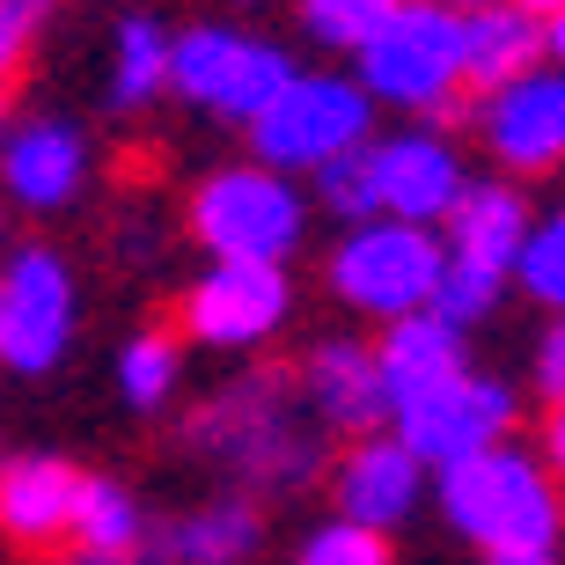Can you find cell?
Listing matches in <instances>:
<instances>
[{
  "mask_svg": "<svg viewBox=\"0 0 565 565\" xmlns=\"http://www.w3.org/2000/svg\"><path fill=\"white\" fill-rule=\"evenodd\" d=\"M8 221H15V213H8V199H0V243H8Z\"/></svg>",
  "mask_w": 565,
  "mask_h": 565,
  "instance_id": "obj_38",
  "label": "cell"
},
{
  "mask_svg": "<svg viewBox=\"0 0 565 565\" xmlns=\"http://www.w3.org/2000/svg\"><path fill=\"white\" fill-rule=\"evenodd\" d=\"M309 191L265 162H221L206 169L184 199V228L206 257H243V265H287L309 243Z\"/></svg>",
  "mask_w": 565,
  "mask_h": 565,
  "instance_id": "obj_5",
  "label": "cell"
},
{
  "mask_svg": "<svg viewBox=\"0 0 565 565\" xmlns=\"http://www.w3.org/2000/svg\"><path fill=\"white\" fill-rule=\"evenodd\" d=\"M514 287H522L536 309L565 316V199L529 221V243H522V257H514Z\"/></svg>",
  "mask_w": 565,
  "mask_h": 565,
  "instance_id": "obj_24",
  "label": "cell"
},
{
  "mask_svg": "<svg viewBox=\"0 0 565 565\" xmlns=\"http://www.w3.org/2000/svg\"><path fill=\"white\" fill-rule=\"evenodd\" d=\"M110 390H118L126 412H169L177 390H184V338L162 331V323L132 331L110 360Z\"/></svg>",
  "mask_w": 565,
  "mask_h": 565,
  "instance_id": "obj_22",
  "label": "cell"
},
{
  "mask_svg": "<svg viewBox=\"0 0 565 565\" xmlns=\"http://www.w3.org/2000/svg\"><path fill=\"white\" fill-rule=\"evenodd\" d=\"M250 162L279 169L294 184H309L323 162L338 154H360V147L375 140V104H367V88L353 74H338V66H301L287 88H279L265 118L250 132Z\"/></svg>",
  "mask_w": 565,
  "mask_h": 565,
  "instance_id": "obj_7",
  "label": "cell"
},
{
  "mask_svg": "<svg viewBox=\"0 0 565 565\" xmlns=\"http://www.w3.org/2000/svg\"><path fill=\"white\" fill-rule=\"evenodd\" d=\"M375 367H382V397L397 412V404H412L419 390H434V382L470 367V331H456L440 309L397 316V323H382V338H375Z\"/></svg>",
  "mask_w": 565,
  "mask_h": 565,
  "instance_id": "obj_19",
  "label": "cell"
},
{
  "mask_svg": "<svg viewBox=\"0 0 565 565\" xmlns=\"http://www.w3.org/2000/svg\"><path fill=\"white\" fill-rule=\"evenodd\" d=\"M507 287H514V279L478 273V265H456V257H448V265H440V287H434V309L448 316L456 331H478L484 316L507 301Z\"/></svg>",
  "mask_w": 565,
  "mask_h": 565,
  "instance_id": "obj_27",
  "label": "cell"
},
{
  "mask_svg": "<svg viewBox=\"0 0 565 565\" xmlns=\"http://www.w3.org/2000/svg\"><path fill=\"white\" fill-rule=\"evenodd\" d=\"M514 8H529V15H544V22H551V15H565V0H514Z\"/></svg>",
  "mask_w": 565,
  "mask_h": 565,
  "instance_id": "obj_36",
  "label": "cell"
},
{
  "mask_svg": "<svg viewBox=\"0 0 565 565\" xmlns=\"http://www.w3.org/2000/svg\"><path fill=\"white\" fill-rule=\"evenodd\" d=\"M514 419H522V397L514 382L492 375V367H462V375L419 390L412 404L390 412V434L426 462V470H448V462H470L484 448L514 440Z\"/></svg>",
  "mask_w": 565,
  "mask_h": 565,
  "instance_id": "obj_9",
  "label": "cell"
},
{
  "mask_svg": "<svg viewBox=\"0 0 565 565\" xmlns=\"http://www.w3.org/2000/svg\"><path fill=\"white\" fill-rule=\"evenodd\" d=\"M52 565H154V558H110V551H74V544H66Z\"/></svg>",
  "mask_w": 565,
  "mask_h": 565,
  "instance_id": "obj_33",
  "label": "cell"
},
{
  "mask_svg": "<svg viewBox=\"0 0 565 565\" xmlns=\"http://www.w3.org/2000/svg\"><path fill=\"white\" fill-rule=\"evenodd\" d=\"M529 382H536L544 412H551V404H565V316H551V323H544V338H536V360H529Z\"/></svg>",
  "mask_w": 565,
  "mask_h": 565,
  "instance_id": "obj_30",
  "label": "cell"
},
{
  "mask_svg": "<svg viewBox=\"0 0 565 565\" xmlns=\"http://www.w3.org/2000/svg\"><path fill=\"white\" fill-rule=\"evenodd\" d=\"M8 118H15V110H8V88H0V132H8Z\"/></svg>",
  "mask_w": 565,
  "mask_h": 565,
  "instance_id": "obj_39",
  "label": "cell"
},
{
  "mask_svg": "<svg viewBox=\"0 0 565 565\" xmlns=\"http://www.w3.org/2000/svg\"><path fill=\"white\" fill-rule=\"evenodd\" d=\"M536 456H544V470L558 478V492H565V404L544 412V448H536Z\"/></svg>",
  "mask_w": 565,
  "mask_h": 565,
  "instance_id": "obj_31",
  "label": "cell"
},
{
  "mask_svg": "<svg viewBox=\"0 0 565 565\" xmlns=\"http://www.w3.org/2000/svg\"><path fill=\"white\" fill-rule=\"evenodd\" d=\"M529 221H536V206H529L522 184H507V177H470V191L456 199V213L440 221V250L456 257V265H478V273H500L514 279V257H522L529 243Z\"/></svg>",
  "mask_w": 565,
  "mask_h": 565,
  "instance_id": "obj_18",
  "label": "cell"
},
{
  "mask_svg": "<svg viewBox=\"0 0 565 565\" xmlns=\"http://www.w3.org/2000/svg\"><path fill=\"white\" fill-rule=\"evenodd\" d=\"M147 522L140 492L126 478H82V500H74V551H110V558H147Z\"/></svg>",
  "mask_w": 565,
  "mask_h": 565,
  "instance_id": "obj_23",
  "label": "cell"
},
{
  "mask_svg": "<svg viewBox=\"0 0 565 565\" xmlns=\"http://www.w3.org/2000/svg\"><path fill=\"white\" fill-rule=\"evenodd\" d=\"M82 338V279L74 257L52 243H8L0 257V367L8 375H52Z\"/></svg>",
  "mask_w": 565,
  "mask_h": 565,
  "instance_id": "obj_8",
  "label": "cell"
},
{
  "mask_svg": "<svg viewBox=\"0 0 565 565\" xmlns=\"http://www.w3.org/2000/svg\"><path fill=\"white\" fill-rule=\"evenodd\" d=\"M478 565H558V544H507V551H484Z\"/></svg>",
  "mask_w": 565,
  "mask_h": 565,
  "instance_id": "obj_32",
  "label": "cell"
},
{
  "mask_svg": "<svg viewBox=\"0 0 565 565\" xmlns=\"http://www.w3.org/2000/svg\"><path fill=\"white\" fill-rule=\"evenodd\" d=\"M367 177H375V206L390 221H412V228H440L456 213V199L470 191L462 147L440 126H419V118L367 140Z\"/></svg>",
  "mask_w": 565,
  "mask_h": 565,
  "instance_id": "obj_13",
  "label": "cell"
},
{
  "mask_svg": "<svg viewBox=\"0 0 565 565\" xmlns=\"http://www.w3.org/2000/svg\"><path fill=\"white\" fill-rule=\"evenodd\" d=\"M470 132L492 154L507 184H536L565 169V74L558 66H529L514 82L470 96Z\"/></svg>",
  "mask_w": 565,
  "mask_h": 565,
  "instance_id": "obj_12",
  "label": "cell"
},
{
  "mask_svg": "<svg viewBox=\"0 0 565 565\" xmlns=\"http://www.w3.org/2000/svg\"><path fill=\"white\" fill-rule=\"evenodd\" d=\"M96 184V140L66 110H15L0 132V199L22 221H60Z\"/></svg>",
  "mask_w": 565,
  "mask_h": 565,
  "instance_id": "obj_11",
  "label": "cell"
},
{
  "mask_svg": "<svg viewBox=\"0 0 565 565\" xmlns=\"http://www.w3.org/2000/svg\"><path fill=\"white\" fill-rule=\"evenodd\" d=\"M257 551H265V500H250V492H213V500L154 522V536H147L154 565H250Z\"/></svg>",
  "mask_w": 565,
  "mask_h": 565,
  "instance_id": "obj_17",
  "label": "cell"
},
{
  "mask_svg": "<svg viewBox=\"0 0 565 565\" xmlns=\"http://www.w3.org/2000/svg\"><path fill=\"white\" fill-rule=\"evenodd\" d=\"M287 565H397V551H390V536H375V529H353V522H316L301 544H294Z\"/></svg>",
  "mask_w": 565,
  "mask_h": 565,
  "instance_id": "obj_28",
  "label": "cell"
},
{
  "mask_svg": "<svg viewBox=\"0 0 565 565\" xmlns=\"http://www.w3.org/2000/svg\"><path fill=\"white\" fill-rule=\"evenodd\" d=\"M434 507L448 536H462L478 558L507 544H558L565 536V492L544 470V456L522 440H500L470 462L434 470Z\"/></svg>",
  "mask_w": 565,
  "mask_h": 565,
  "instance_id": "obj_2",
  "label": "cell"
},
{
  "mask_svg": "<svg viewBox=\"0 0 565 565\" xmlns=\"http://www.w3.org/2000/svg\"><path fill=\"white\" fill-rule=\"evenodd\" d=\"M529 66H544V15H529L514 0H492V8L462 15V82H470V96L514 82Z\"/></svg>",
  "mask_w": 565,
  "mask_h": 565,
  "instance_id": "obj_21",
  "label": "cell"
},
{
  "mask_svg": "<svg viewBox=\"0 0 565 565\" xmlns=\"http://www.w3.org/2000/svg\"><path fill=\"white\" fill-rule=\"evenodd\" d=\"M301 66L279 38H265L257 22H235V15H206V22H184L177 44H169V96L191 104L199 118H221V126L250 132L265 118L279 88L294 82Z\"/></svg>",
  "mask_w": 565,
  "mask_h": 565,
  "instance_id": "obj_4",
  "label": "cell"
},
{
  "mask_svg": "<svg viewBox=\"0 0 565 565\" xmlns=\"http://www.w3.org/2000/svg\"><path fill=\"white\" fill-rule=\"evenodd\" d=\"M390 15H397V0H294L301 38L323 44V52H338V60H353Z\"/></svg>",
  "mask_w": 565,
  "mask_h": 565,
  "instance_id": "obj_25",
  "label": "cell"
},
{
  "mask_svg": "<svg viewBox=\"0 0 565 565\" xmlns=\"http://www.w3.org/2000/svg\"><path fill=\"white\" fill-rule=\"evenodd\" d=\"M323 484H331L338 522L375 529V536H397V529L419 514V500L434 492V470L382 426V434L345 440V448L331 456V470H323Z\"/></svg>",
  "mask_w": 565,
  "mask_h": 565,
  "instance_id": "obj_14",
  "label": "cell"
},
{
  "mask_svg": "<svg viewBox=\"0 0 565 565\" xmlns=\"http://www.w3.org/2000/svg\"><path fill=\"white\" fill-rule=\"evenodd\" d=\"M184 456L235 478V492L250 500H279L331 470V426L309 412L294 367H243L213 397L191 404Z\"/></svg>",
  "mask_w": 565,
  "mask_h": 565,
  "instance_id": "obj_1",
  "label": "cell"
},
{
  "mask_svg": "<svg viewBox=\"0 0 565 565\" xmlns=\"http://www.w3.org/2000/svg\"><path fill=\"white\" fill-rule=\"evenodd\" d=\"M294 382H301L316 419L345 440L390 426V397H382V367H375L367 338H316L309 353H301V367H294Z\"/></svg>",
  "mask_w": 565,
  "mask_h": 565,
  "instance_id": "obj_16",
  "label": "cell"
},
{
  "mask_svg": "<svg viewBox=\"0 0 565 565\" xmlns=\"http://www.w3.org/2000/svg\"><path fill=\"white\" fill-rule=\"evenodd\" d=\"M440 8H456V15H470V8H492V0H440Z\"/></svg>",
  "mask_w": 565,
  "mask_h": 565,
  "instance_id": "obj_37",
  "label": "cell"
},
{
  "mask_svg": "<svg viewBox=\"0 0 565 565\" xmlns=\"http://www.w3.org/2000/svg\"><path fill=\"white\" fill-rule=\"evenodd\" d=\"M294 316L287 265H243V257H206V273L177 301V338L206 353H265Z\"/></svg>",
  "mask_w": 565,
  "mask_h": 565,
  "instance_id": "obj_10",
  "label": "cell"
},
{
  "mask_svg": "<svg viewBox=\"0 0 565 565\" xmlns=\"http://www.w3.org/2000/svg\"><path fill=\"white\" fill-rule=\"evenodd\" d=\"M0 462H8V448H0Z\"/></svg>",
  "mask_w": 565,
  "mask_h": 565,
  "instance_id": "obj_40",
  "label": "cell"
},
{
  "mask_svg": "<svg viewBox=\"0 0 565 565\" xmlns=\"http://www.w3.org/2000/svg\"><path fill=\"white\" fill-rule=\"evenodd\" d=\"M353 82L375 110L440 126L456 104H470L462 82V15L440 0H397V15L353 52Z\"/></svg>",
  "mask_w": 565,
  "mask_h": 565,
  "instance_id": "obj_3",
  "label": "cell"
},
{
  "mask_svg": "<svg viewBox=\"0 0 565 565\" xmlns=\"http://www.w3.org/2000/svg\"><path fill=\"white\" fill-rule=\"evenodd\" d=\"M440 265H448L440 228H412V221L375 213V221H360V228H345L331 243L323 287H331V301L345 316H360V323H397V316L434 309Z\"/></svg>",
  "mask_w": 565,
  "mask_h": 565,
  "instance_id": "obj_6",
  "label": "cell"
},
{
  "mask_svg": "<svg viewBox=\"0 0 565 565\" xmlns=\"http://www.w3.org/2000/svg\"><path fill=\"white\" fill-rule=\"evenodd\" d=\"M44 22H52V0H0V88L30 66Z\"/></svg>",
  "mask_w": 565,
  "mask_h": 565,
  "instance_id": "obj_29",
  "label": "cell"
},
{
  "mask_svg": "<svg viewBox=\"0 0 565 565\" xmlns=\"http://www.w3.org/2000/svg\"><path fill=\"white\" fill-rule=\"evenodd\" d=\"M309 206L331 213L338 228H360V221H375V177H367V147L360 154H338V162H323L309 177Z\"/></svg>",
  "mask_w": 565,
  "mask_h": 565,
  "instance_id": "obj_26",
  "label": "cell"
},
{
  "mask_svg": "<svg viewBox=\"0 0 565 565\" xmlns=\"http://www.w3.org/2000/svg\"><path fill=\"white\" fill-rule=\"evenodd\" d=\"M82 462L66 456H8L0 462V544L15 551H52L74 544V500H82Z\"/></svg>",
  "mask_w": 565,
  "mask_h": 565,
  "instance_id": "obj_15",
  "label": "cell"
},
{
  "mask_svg": "<svg viewBox=\"0 0 565 565\" xmlns=\"http://www.w3.org/2000/svg\"><path fill=\"white\" fill-rule=\"evenodd\" d=\"M169 30L154 8H126V15H110L104 30V110L110 118H140L169 96Z\"/></svg>",
  "mask_w": 565,
  "mask_h": 565,
  "instance_id": "obj_20",
  "label": "cell"
},
{
  "mask_svg": "<svg viewBox=\"0 0 565 565\" xmlns=\"http://www.w3.org/2000/svg\"><path fill=\"white\" fill-rule=\"evenodd\" d=\"M221 8H235V22H250V15H265V8H279V0H221Z\"/></svg>",
  "mask_w": 565,
  "mask_h": 565,
  "instance_id": "obj_35",
  "label": "cell"
},
{
  "mask_svg": "<svg viewBox=\"0 0 565 565\" xmlns=\"http://www.w3.org/2000/svg\"><path fill=\"white\" fill-rule=\"evenodd\" d=\"M544 60L565 74V15H551V22H544Z\"/></svg>",
  "mask_w": 565,
  "mask_h": 565,
  "instance_id": "obj_34",
  "label": "cell"
}]
</instances>
